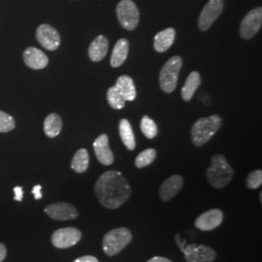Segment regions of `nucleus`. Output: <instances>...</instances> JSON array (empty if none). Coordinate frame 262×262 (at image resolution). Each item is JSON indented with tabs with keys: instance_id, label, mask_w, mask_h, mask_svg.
I'll list each match as a JSON object with an SVG mask.
<instances>
[{
	"instance_id": "1a4fd4ad",
	"label": "nucleus",
	"mask_w": 262,
	"mask_h": 262,
	"mask_svg": "<svg viewBox=\"0 0 262 262\" xmlns=\"http://www.w3.org/2000/svg\"><path fill=\"white\" fill-rule=\"evenodd\" d=\"M224 10V0H209L198 18V28L206 31L213 26Z\"/></svg>"
},
{
	"instance_id": "b1692460",
	"label": "nucleus",
	"mask_w": 262,
	"mask_h": 262,
	"mask_svg": "<svg viewBox=\"0 0 262 262\" xmlns=\"http://www.w3.org/2000/svg\"><path fill=\"white\" fill-rule=\"evenodd\" d=\"M90 164V157L89 152L85 149H80L77 150L71 162V168L73 169L77 173H84Z\"/></svg>"
},
{
	"instance_id": "7c9ffc66",
	"label": "nucleus",
	"mask_w": 262,
	"mask_h": 262,
	"mask_svg": "<svg viewBox=\"0 0 262 262\" xmlns=\"http://www.w3.org/2000/svg\"><path fill=\"white\" fill-rule=\"evenodd\" d=\"M74 262H99L96 257H94L93 255H84L82 257L77 258Z\"/></svg>"
},
{
	"instance_id": "c85d7f7f",
	"label": "nucleus",
	"mask_w": 262,
	"mask_h": 262,
	"mask_svg": "<svg viewBox=\"0 0 262 262\" xmlns=\"http://www.w3.org/2000/svg\"><path fill=\"white\" fill-rule=\"evenodd\" d=\"M246 184H247V187L251 189H256L260 187L262 184L261 170H255L252 173H250L247 177Z\"/></svg>"
},
{
	"instance_id": "4468645a",
	"label": "nucleus",
	"mask_w": 262,
	"mask_h": 262,
	"mask_svg": "<svg viewBox=\"0 0 262 262\" xmlns=\"http://www.w3.org/2000/svg\"><path fill=\"white\" fill-rule=\"evenodd\" d=\"M94 149L95 156L101 164L106 166L112 165L114 163V155L109 146V138L106 134H101L95 139Z\"/></svg>"
},
{
	"instance_id": "a878e982",
	"label": "nucleus",
	"mask_w": 262,
	"mask_h": 262,
	"mask_svg": "<svg viewBox=\"0 0 262 262\" xmlns=\"http://www.w3.org/2000/svg\"><path fill=\"white\" fill-rule=\"evenodd\" d=\"M157 150L155 149H147L141 151L135 159V166L137 168H144L151 164L157 159Z\"/></svg>"
},
{
	"instance_id": "0eeeda50",
	"label": "nucleus",
	"mask_w": 262,
	"mask_h": 262,
	"mask_svg": "<svg viewBox=\"0 0 262 262\" xmlns=\"http://www.w3.org/2000/svg\"><path fill=\"white\" fill-rule=\"evenodd\" d=\"M117 17L122 28L132 31L138 27L140 13L132 0H121L117 5Z\"/></svg>"
},
{
	"instance_id": "2f4dec72",
	"label": "nucleus",
	"mask_w": 262,
	"mask_h": 262,
	"mask_svg": "<svg viewBox=\"0 0 262 262\" xmlns=\"http://www.w3.org/2000/svg\"><path fill=\"white\" fill-rule=\"evenodd\" d=\"M41 189H42V187H41L40 185H37V186H35V187L32 188V193H33V195H34L36 200L42 198V192H41Z\"/></svg>"
},
{
	"instance_id": "72a5a7b5",
	"label": "nucleus",
	"mask_w": 262,
	"mask_h": 262,
	"mask_svg": "<svg viewBox=\"0 0 262 262\" xmlns=\"http://www.w3.org/2000/svg\"><path fill=\"white\" fill-rule=\"evenodd\" d=\"M147 262H173L171 261L168 258L166 257H162V256H155L152 258H150V260Z\"/></svg>"
},
{
	"instance_id": "a211bd4d",
	"label": "nucleus",
	"mask_w": 262,
	"mask_h": 262,
	"mask_svg": "<svg viewBox=\"0 0 262 262\" xmlns=\"http://www.w3.org/2000/svg\"><path fill=\"white\" fill-rule=\"evenodd\" d=\"M176 31L172 28H166L155 36V50L159 53H164L171 47L175 41Z\"/></svg>"
},
{
	"instance_id": "cd10ccee",
	"label": "nucleus",
	"mask_w": 262,
	"mask_h": 262,
	"mask_svg": "<svg viewBox=\"0 0 262 262\" xmlns=\"http://www.w3.org/2000/svg\"><path fill=\"white\" fill-rule=\"evenodd\" d=\"M16 126V122L12 116L7 113L0 111V132L6 133L13 130Z\"/></svg>"
},
{
	"instance_id": "5701e85b",
	"label": "nucleus",
	"mask_w": 262,
	"mask_h": 262,
	"mask_svg": "<svg viewBox=\"0 0 262 262\" xmlns=\"http://www.w3.org/2000/svg\"><path fill=\"white\" fill-rule=\"evenodd\" d=\"M119 131H120V136L122 139V143L126 147V149L129 150H133L136 147V141H135V136L131 127L130 122H128L126 119H122L119 123Z\"/></svg>"
},
{
	"instance_id": "20e7f679",
	"label": "nucleus",
	"mask_w": 262,
	"mask_h": 262,
	"mask_svg": "<svg viewBox=\"0 0 262 262\" xmlns=\"http://www.w3.org/2000/svg\"><path fill=\"white\" fill-rule=\"evenodd\" d=\"M182 66V57L176 56L169 58L161 68L159 73V85L164 93L171 94L175 91L178 84L179 74Z\"/></svg>"
},
{
	"instance_id": "aec40b11",
	"label": "nucleus",
	"mask_w": 262,
	"mask_h": 262,
	"mask_svg": "<svg viewBox=\"0 0 262 262\" xmlns=\"http://www.w3.org/2000/svg\"><path fill=\"white\" fill-rule=\"evenodd\" d=\"M122 93L125 101H133L136 98V88L133 79L127 75H122L117 79L115 84Z\"/></svg>"
},
{
	"instance_id": "f3484780",
	"label": "nucleus",
	"mask_w": 262,
	"mask_h": 262,
	"mask_svg": "<svg viewBox=\"0 0 262 262\" xmlns=\"http://www.w3.org/2000/svg\"><path fill=\"white\" fill-rule=\"evenodd\" d=\"M108 50L109 41L107 37L104 35H98L90 45L89 56L94 62L101 61L107 55Z\"/></svg>"
},
{
	"instance_id": "473e14b6",
	"label": "nucleus",
	"mask_w": 262,
	"mask_h": 262,
	"mask_svg": "<svg viewBox=\"0 0 262 262\" xmlns=\"http://www.w3.org/2000/svg\"><path fill=\"white\" fill-rule=\"evenodd\" d=\"M7 255V250L6 247L2 243H0V262L3 261L6 258Z\"/></svg>"
},
{
	"instance_id": "f257e3e1",
	"label": "nucleus",
	"mask_w": 262,
	"mask_h": 262,
	"mask_svg": "<svg viewBox=\"0 0 262 262\" xmlns=\"http://www.w3.org/2000/svg\"><path fill=\"white\" fill-rule=\"evenodd\" d=\"M100 204L107 209H118L131 195V187L121 172L111 170L102 174L94 186Z\"/></svg>"
},
{
	"instance_id": "dca6fc26",
	"label": "nucleus",
	"mask_w": 262,
	"mask_h": 262,
	"mask_svg": "<svg viewBox=\"0 0 262 262\" xmlns=\"http://www.w3.org/2000/svg\"><path fill=\"white\" fill-rule=\"evenodd\" d=\"M24 61L31 69H43L48 66V56L37 48L29 47L24 52Z\"/></svg>"
},
{
	"instance_id": "423d86ee",
	"label": "nucleus",
	"mask_w": 262,
	"mask_h": 262,
	"mask_svg": "<svg viewBox=\"0 0 262 262\" xmlns=\"http://www.w3.org/2000/svg\"><path fill=\"white\" fill-rule=\"evenodd\" d=\"M176 242L180 250L185 254L187 262H211L215 260L216 253L215 251L206 245L190 244L185 246L186 241H180L179 236H176Z\"/></svg>"
},
{
	"instance_id": "9b49d317",
	"label": "nucleus",
	"mask_w": 262,
	"mask_h": 262,
	"mask_svg": "<svg viewBox=\"0 0 262 262\" xmlns=\"http://www.w3.org/2000/svg\"><path fill=\"white\" fill-rule=\"evenodd\" d=\"M36 39L48 51H56L59 47L61 38L56 28L52 26L44 24L39 26L36 30Z\"/></svg>"
},
{
	"instance_id": "c756f323",
	"label": "nucleus",
	"mask_w": 262,
	"mask_h": 262,
	"mask_svg": "<svg viewBox=\"0 0 262 262\" xmlns=\"http://www.w3.org/2000/svg\"><path fill=\"white\" fill-rule=\"evenodd\" d=\"M14 193H15V200L21 201L24 196V189L21 187H14Z\"/></svg>"
},
{
	"instance_id": "4be33fe9",
	"label": "nucleus",
	"mask_w": 262,
	"mask_h": 262,
	"mask_svg": "<svg viewBox=\"0 0 262 262\" xmlns=\"http://www.w3.org/2000/svg\"><path fill=\"white\" fill-rule=\"evenodd\" d=\"M62 125L61 118L56 113H52L48 115L44 121V132L48 137L55 138L61 132Z\"/></svg>"
},
{
	"instance_id": "ddd939ff",
	"label": "nucleus",
	"mask_w": 262,
	"mask_h": 262,
	"mask_svg": "<svg viewBox=\"0 0 262 262\" xmlns=\"http://www.w3.org/2000/svg\"><path fill=\"white\" fill-rule=\"evenodd\" d=\"M223 221V212L219 209H212L199 215L195 220L194 225L202 231H211L222 225Z\"/></svg>"
},
{
	"instance_id": "412c9836",
	"label": "nucleus",
	"mask_w": 262,
	"mask_h": 262,
	"mask_svg": "<svg viewBox=\"0 0 262 262\" xmlns=\"http://www.w3.org/2000/svg\"><path fill=\"white\" fill-rule=\"evenodd\" d=\"M201 84V77L196 71H192L187 78V81L182 89L181 95L185 101H190L197 89Z\"/></svg>"
},
{
	"instance_id": "f03ea898",
	"label": "nucleus",
	"mask_w": 262,
	"mask_h": 262,
	"mask_svg": "<svg viewBox=\"0 0 262 262\" xmlns=\"http://www.w3.org/2000/svg\"><path fill=\"white\" fill-rule=\"evenodd\" d=\"M206 176L210 185L215 188L226 187L234 176V170L223 155H215L211 165L207 169Z\"/></svg>"
},
{
	"instance_id": "bb28decb",
	"label": "nucleus",
	"mask_w": 262,
	"mask_h": 262,
	"mask_svg": "<svg viewBox=\"0 0 262 262\" xmlns=\"http://www.w3.org/2000/svg\"><path fill=\"white\" fill-rule=\"evenodd\" d=\"M140 127L143 134L149 139H152L158 135V132H159L158 126H157L156 122H154L148 116H144L142 118Z\"/></svg>"
},
{
	"instance_id": "2eb2a0df",
	"label": "nucleus",
	"mask_w": 262,
	"mask_h": 262,
	"mask_svg": "<svg viewBox=\"0 0 262 262\" xmlns=\"http://www.w3.org/2000/svg\"><path fill=\"white\" fill-rule=\"evenodd\" d=\"M184 185V179L180 175H173L166 179L159 189V195L163 202H168L178 194Z\"/></svg>"
},
{
	"instance_id": "6ab92c4d",
	"label": "nucleus",
	"mask_w": 262,
	"mask_h": 262,
	"mask_svg": "<svg viewBox=\"0 0 262 262\" xmlns=\"http://www.w3.org/2000/svg\"><path fill=\"white\" fill-rule=\"evenodd\" d=\"M128 51H129L128 41L125 38L120 39L113 49L112 56L110 59L111 66L113 67L122 66L128 56Z\"/></svg>"
},
{
	"instance_id": "39448f33",
	"label": "nucleus",
	"mask_w": 262,
	"mask_h": 262,
	"mask_svg": "<svg viewBox=\"0 0 262 262\" xmlns=\"http://www.w3.org/2000/svg\"><path fill=\"white\" fill-rule=\"evenodd\" d=\"M132 240V233L130 230L125 227H120L113 229L106 233L102 241V248L104 253L108 256H114L130 243Z\"/></svg>"
},
{
	"instance_id": "9d476101",
	"label": "nucleus",
	"mask_w": 262,
	"mask_h": 262,
	"mask_svg": "<svg viewBox=\"0 0 262 262\" xmlns=\"http://www.w3.org/2000/svg\"><path fill=\"white\" fill-rule=\"evenodd\" d=\"M82 238V233L74 227H66L56 230L52 235V243L58 249H67L75 246Z\"/></svg>"
},
{
	"instance_id": "7ed1b4c3",
	"label": "nucleus",
	"mask_w": 262,
	"mask_h": 262,
	"mask_svg": "<svg viewBox=\"0 0 262 262\" xmlns=\"http://www.w3.org/2000/svg\"><path fill=\"white\" fill-rule=\"evenodd\" d=\"M222 122L223 120L219 115L198 119L190 130L192 143L196 147H201L206 144L221 128Z\"/></svg>"
},
{
	"instance_id": "6e6552de",
	"label": "nucleus",
	"mask_w": 262,
	"mask_h": 262,
	"mask_svg": "<svg viewBox=\"0 0 262 262\" xmlns=\"http://www.w3.org/2000/svg\"><path fill=\"white\" fill-rule=\"evenodd\" d=\"M262 25V8L251 10L242 19L240 25V36L245 40L253 39L260 30Z\"/></svg>"
},
{
	"instance_id": "393cba45",
	"label": "nucleus",
	"mask_w": 262,
	"mask_h": 262,
	"mask_svg": "<svg viewBox=\"0 0 262 262\" xmlns=\"http://www.w3.org/2000/svg\"><path fill=\"white\" fill-rule=\"evenodd\" d=\"M107 100L110 107L115 110H121L125 106L126 102L122 93L116 85L109 88L107 92Z\"/></svg>"
},
{
	"instance_id": "f8f14e48",
	"label": "nucleus",
	"mask_w": 262,
	"mask_h": 262,
	"mask_svg": "<svg viewBox=\"0 0 262 262\" xmlns=\"http://www.w3.org/2000/svg\"><path fill=\"white\" fill-rule=\"evenodd\" d=\"M45 213L56 221H70L78 217L79 213L75 207L66 202L50 204L45 208Z\"/></svg>"
}]
</instances>
